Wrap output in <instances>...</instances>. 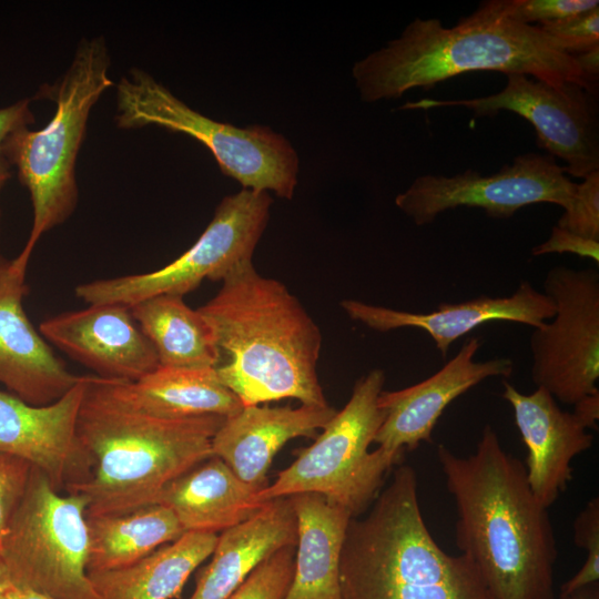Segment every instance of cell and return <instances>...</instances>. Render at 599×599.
Masks as SVG:
<instances>
[{"mask_svg": "<svg viewBox=\"0 0 599 599\" xmlns=\"http://www.w3.org/2000/svg\"><path fill=\"white\" fill-rule=\"evenodd\" d=\"M544 290L556 313L530 335L531 379L555 399L575 405L599 390V273L556 266L547 272Z\"/></svg>", "mask_w": 599, "mask_h": 599, "instance_id": "8fae6325", "label": "cell"}, {"mask_svg": "<svg viewBox=\"0 0 599 599\" xmlns=\"http://www.w3.org/2000/svg\"><path fill=\"white\" fill-rule=\"evenodd\" d=\"M88 505L85 496L61 495L31 468L0 548L16 587L52 599H102L88 573Z\"/></svg>", "mask_w": 599, "mask_h": 599, "instance_id": "9c48e42d", "label": "cell"}, {"mask_svg": "<svg viewBox=\"0 0 599 599\" xmlns=\"http://www.w3.org/2000/svg\"><path fill=\"white\" fill-rule=\"evenodd\" d=\"M0 173H9V172H0Z\"/></svg>", "mask_w": 599, "mask_h": 599, "instance_id": "b9f144b4", "label": "cell"}, {"mask_svg": "<svg viewBox=\"0 0 599 599\" xmlns=\"http://www.w3.org/2000/svg\"><path fill=\"white\" fill-rule=\"evenodd\" d=\"M557 226L599 242V171L577 183L572 201L558 220Z\"/></svg>", "mask_w": 599, "mask_h": 599, "instance_id": "f546056e", "label": "cell"}, {"mask_svg": "<svg viewBox=\"0 0 599 599\" xmlns=\"http://www.w3.org/2000/svg\"><path fill=\"white\" fill-rule=\"evenodd\" d=\"M115 123L123 130L159 125L186 133L214 155L221 171L244 189L292 199L298 158L282 135L264 126L236 128L187 106L150 73L134 68L116 84Z\"/></svg>", "mask_w": 599, "mask_h": 599, "instance_id": "ba28073f", "label": "cell"}, {"mask_svg": "<svg viewBox=\"0 0 599 599\" xmlns=\"http://www.w3.org/2000/svg\"><path fill=\"white\" fill-rule=\"evenodd\" d=\"M197 309L219 349L216 374L244 407L285 398L328 405L317 375L321 331L283 283L247 262Z\"/></svg>", "mask_w": 599, "mask_h": 599, "instance_id": "3957f363", "label": "cell"}, {"mask_svg": "<svg viewBox=\"0 0 599 599\" xmlns=\"http://www.w3.org/2000/svg\"><path fill=\"white\" fill-rule=\"evenodd\" d=\"M296 542L291 498L265 502L251 518L221 531L187 599H227L267 557Z\"/></svg>", "mask_w": 599, "mask_h": 599, "instance_id": "44dd1931", "label": "cell"}, {"mask_svg": "<svg viewBox=\"0 0 599 599\" xmlns=\"http://www.w3.org/2000/svg\"><path fill=\"white\" fill-rule=\"evenodd\" d=\"M437 457L456 504V544L494 598L554 599V529L524 464L502 448L490 425L471 455L439 445Z\"/></svg>", "mask_w": 599, "mask_h": 599, "instance_id": "6da1fadb", "label": "cell"}, {"mask_svg": "<svg viewBox=\"0 0 599 599\" xmlns=\"http://www.w3.org/2000/svg\"><path fill=\"white\" fill-rule=\"evenodd\" d=\"M225 417L166 419L116 399L103 378L89 375L78 433L94 466L70 487L89 499L87 516L133 511L156 504L172 480L213 456L212 439Z\"/></svg>", "mask_w": 599, "mask_h": 599, "instance_id": "277c9868", "label": "cell"}, {"mask_svg": "<svg viewBox=\"0 0 599 599\" xmlns=\"http://www.w3.org/2000/svg\"><path fill=\"white\" fill-rule=\"evenodd\" d=\"M0 599H52V598L41 595L39 592L32 591V590H29V589L13 587Z\"/></svg>", "mask_w": 599, "mask_h": 599, "instance_id": "f35d334b", "label": "cell"}, {"mask_svg": "<svg viewBox=\"0 0 599 599\" xmlns=\"http://www.w3.org/2000/svg\"><path fill=\"white\" fill-rule=\"evenodd\" d=\"M573 541L587 551V557L579 571L566 581L560 596L597 583L599 580V498H592L579 512L573 522Z\"/></svg>", "mask_w": 599, "mask_h": 599, "instance_id": "f1b7e54d", "label": "cell"}, {"mask_svg": "<svg viewBox=\"0 0 599 599\" xmlns=\"http://www.w3.org/2000/svg\"><path fill=\"white\" fill-rule=\"evenodd\" d=\"M534 256L546 254L572 253L599 262V242L581 237L559 226H554L550 236L541 244L532 247Z\"/></svg>", "mask_w": 599, "mask_h": 599, "instance_id": "836d02e7", "label": "cell"}, {"mask_svg": "<svg viewBox=\"0 0 599 599\" xmlns=\"http://www.w3.org/2000/svg\"><path fill=\"white\" fill-rule=\"evenodd\" d=\"M475 71L532 77L552 85L575 83L597 93L578 68L539 26L511 19L502 0H488L453 28L416 18L402 35L356 62L353 77L364 102L402 97Z\"/></svg>", "mask_w": 599, "mask_h": 599, "instance_id": "7a4b0ae2", "label": "cell"}, {"mask_svg": "<svg viewBox=\"0 0 599 599\" xmlns=\"http://www.w3.org/2000/svg\"><path fill=\"white\" fill-rule=\"evenodd\" d=\"M384 383L382 369L361 377L344 408L311 446L297 451L272 485L256 493V502L314 493L358 517L379 494L385 475L400 461L380 448L368 450L385 416L378 406Z\"/></svg>", "mask_w": 599, "mask_h": 599, "instance_id": "52a82bcc", "label": "cell"}, {"mask_svg": "<svg viewBox=\"0 0 599 599\" xmlns=\"http://www.w3.org/2000/svg\"><path fill=\"white\" fill-rule=\"evenodd\" d=\"M30 257L0 255V384L23 402L42 406L62 397L82 376L71 373L29 321L23 300Z\"/></svg>", "mask_w": 599, "mask_h": 599, "instance_id": "9a60e30c", "label": "cell"}, {"mask_svg": "<svg viewBox=\"0 0 599 599\" xmlns=\"http://www.w3.org/2000/svg\"><path fill=\"white\" fill-rule=\"evenodd\" d=\"M31 468L23 459L0 454V548L9 522L26 493Z\"/></svg>", "mask_w": 599, "mask_h": 599, "instance_id": "d6a6232c", "label": "cell"}, {"mask_svg": "<svg viewBox=\"0 0 599 599\" xmlns=\"http://www.w3.org/2000/svg\"><path fill=\"white\" fill-rule=\"evenodd\" d=\"M258 490L212 456L167 484L156 504L174 514L184 532L216 534L245 521L263 507L255 500Z\"/></svg>", "mask_w": 599, "mask_h": 599, "instance_id": "7402d4cb", "label": "cell"}, {"mask_svg": "<svg viewBox=\"0 0 599 599\" xmlns=\"http://www.w3.org/2000/svg\"><path fill=\"white\" fill-rule=\"evenodd\" d=\"M296 518L292 581L284 599H344L339 566L352 514L322 495L290 496Z\"/></svg>", "mask_w": 599, "mask_h": 599, "instance_id": "603a6c76", "label": "cell"}, {"mask_svg": "<svg viewBox=\"0 0 599 599\" xmlns=\"http://www.w3.org/2000/svg\"><path fill=\"white\" fill-rule=\"evenodd\" d=\"M502 398L512 410L515 424L528 449L526 473L529 487L540 505L549 508L572 478L571 460L592 446L593 436L573 413L559 408L542 387L521 394L502 382Z\"/></svg>", "mask_w": 599, "mask_h": 599, "instance_id": "d6986e66", "label": "cell"}, {"mask_svg": "<svg viewBox=\"0 0 599 599\" xmlns=\"http://www.w3.org/2000/svg\"><path fill=\"white\" fill-rule=\"evenodd\" d=\"M576 185L552 155L525 153L486 176L474 170L453 176L420 175L396 196L395 203L418 226L459 206L483 209L493 219H510L521 207L536 203H554L566 210Z\"/></svg>", "mask_w": 599, "mask_h": 599, "instance_id": "4fadbf2b", "label": "cell"}, {"mask_svg": "<svg viewBox=\"0 0 599 599\" xmlns=\"http://www.w3.org/2000/svg\"><path fill=\"white\" fill-rule=\"evenodd\" d=\"M573 414L580 420V423L588 429H597V422L599 418V390L590 394L575 405Z\"/></svg>", "mask_w": 599, "mask_h": 599, "instance_id": "d590c367", "label": "cell"}, {"mask_svg": "<svg viewBox=\"0 0 599 599\" xmlns=\"http://www.w3.org/2000/svg\"><path fill=\"white\" fill-rule=\"evenodd\" d=\"M88 376L42 406L0 389V454L28 461L59 491L87 481L93 471V459L78 433Z\"/></svg>", "mask_w": 599, "mask_h": 599, "instance_id": "5bb4252c", "label": "cell"}, {"mask_svg": "<svg viewBox=\"0 0 599 599\" xmlns=\"http://www.w3.org/2000/svg\"><path fill=\"white\" fill-rule=\"evenodd\" d=\"M271 203L267 192L243 189L224 197L197 241L162 268L82 283L74 293L88 305L131 307L158 295L183 297L204 280L222 282L236 267L252 262Z\"/></svg>", "mask_w": 599, "mask_h": 599, "instance_id": "30bf717a", "label": "cell"}, {"mask_svg": "<svg viewBox=\"0 0 599 599\" xmlns=\"http://www.w3.org/2000/svg\"><path fill=\"white\" fill-rule=\"evenodd\" d=\"M560 599H599L598 582L578 589L566 596H560Z\"/></svg>", "mask_w": 599, "mask_h": 599, "instance_id": "74e56055", "label": "cell"}, {"mask_svg": "<svg viewBox=\"0 0 599 599\" xmlns=\"http://www.w3.org/2000/svg\"><path fill=\"white\" fill-rule=\"evenodd\" d=\"M295 546L267 557L227 599H284L293 577Z\"/></svg>", "mask_w": 599, "mask_h": 599, "instance_id": "83f0119b", "label": "cell"}, {"mask_svg": "<svg viewBox=\"0 0 599 599\" xmlns=\"http://www.w3.org/2000/svg\"><path fill=\"white\" fill-rule=\"evenodd\" d=\"M132 316L162 367L209 368L220 359L211 326L181 296L158 295L132 305Z\"/></svg>", "mask_w": 599, "mask_h": 599, "instance_id": "4316f807", "label": "cell"}, {"mask_svg": "<svg viewBox=\"0 0 599 599\" xmlns=\"http://www.w3.org/2000/svg\"><path fill=\"white\" fill-rule=\"evenodd\" d=\"M575 57L576 63L581 72L591 82L598 84L599 77V45L578 53Z\"/></svg>", "mask_w": 599, "mask_h": 599, "instance_id": "8d00e7d4", "label": "cell"}, {"mask_svg": "<svg viewBox=\"0 0 599 599\" xmlns=\"http://www.w3.org/2000/svg\"><path fill=\"white\" fill-rule=\"evenodd\" d=\"M339 579L344 599H495L468 557L432 537L410 466L394 471L366 516L349 520Z\"/></svg>", "mask_w": 599, "mask_h": 599, "instance_id": "5b68a950", "label": "cell"}, {"mask_svg": "<svg viewBox=\"0 0 599 599\" xmlns=\"http://www.w3.org/2000/svg\"><path fill=\"white\" fill-rule=\"evenodd\" d=\"M506 13L525 24L541 26L599 7L598 0H502Z\"/></svg>", "mask_w": 599, "mask_h": 599, "instance_id": "1f68e13d", "label": "cell"}, {"mask_svg": "<svg viewBox=\"0 0 599 599\" xmlns=\"http://www.w3.org/2000/svg\"><path fill=\"white\" fill-rule=\"evenodd\" d=\"M10 173H0V190L4 185L6 181L8 180Z\"/></svg>", "mask_w": 599, "mask_h": 599, "instance_id": "60d3db41", "label": "cell"}, {"mask_svg": "<svg viewBox=\"0 0 599 599\" xmlns=\"http://www.w3.org/2000/svg\"><path fill=\"white\" fill-rule=\"evenodd\" d=\"M216 541L214 532H184L133 565L89 576L102 599H173Z\"/></svg>", "mask_w": 599, "mask_h": 599, "instance_id": "d4e9b609", "label": "cell"}, {"mask_svg": "<svg viewBox=\"0 0 599 599\" xmlns=\"http://www.w3.org/2000/svg\"><path fill=\"white\" fill-rule=\"evenodd\" d=\"M13 587H16L12 582L10 572L0 556V598L4 596L8 591H10Z\"/></svg>", "mask_w": 599, "mask_h": 599, "instance_id": "ab89813d", "label": "cell"}, {"mask_svg": "<svg viewBox=\"0 0 599 599\" xmlns=\"http://www.w3.org/2000/svg\"><path fill=\"white\" fill-rule=\"evenodd\" d=\"M109 67L104 38L82 39L67 72L47 92L57 105L49 123L38 131L20 128L4 142V156L17 166L32 203V226L21 251L28 257L41 236L65 222L77 207V159L90 111L113 84Z\"/></svg>", "mask_w": 599, "mask_h": 599, "instance_id": "8992f818", "label": "cell"}, {"mask_svg": "<svg viewBox=\"0 0 599 599\" xmlns=\"http://www.w3.org/2000/svg\"><path fill=\"white\" fill-rule=\"evenodd\" d=\"M40 334L104 379L134 382L156 369V352L135 323L131 308L95 304L47 317Z\"/></svg>", "mask_w": 599, "mask_h": 599, "instance_id": "e0dca14e", "label": "cell"}, {"mask_svg": "<svg viewBox=\"0 0 599 599\" xmlns=\"http://www.w3.org/2000/svg\"><path fill=\"white\" fill-rule=\"evenodd\" d=\"M597 93L575 83L552 85L525 74H507L506 87L487 97L461 100L422 99L400 110L464 106L476 116L514 112L527 120L539 148L561 159L566 173L583 179L599 169Z\"/></svg>", "mask_w": 599, "mask_h": 599, "instance_id": "7c38bea8", "label": "cell"}, {"mask_svg": "<svg viewBox=\"0 0 599 599\" xmlns=\"http://www.w3.org/2000/svg\"><path fill=\"white\" fill-rule=\"evenodd\" d=\"M104 379V378H103ZM110 393L140 413L166 419L204 415L229 418L244 406L215 368L159 366L134 382L104 379Z\"/></svg>", "mask_w": 599, "mask_h": 599, "instance_id": "cb8c5ba5", "label": "cell"}, {"mask_svg": "<svg viewBox=\"0 0 599 599\" xmlns=\"http://www.w3.org/2000/svg\"><path fill=\"white\" fill-rule=\"evenodd\" d=\"M480 345L478 337H470L433 376L399 390H382L378 406L385 416L374 438L378 448L400 460L406 450L432 443L434 427L454 399L487 378L511 375L510 358L475 362Z\"/></svg>", "mask_w": 599, "mask_h": 599, "instance_id": "2e32d148", "label": "cell"}, {"mask_svg": "<svg viewBox=\"0 0 599 599\" xmlns=\"http://www.w3.org/2000/svg\"><path fill=\"white\" fill-rule=\"evenodd\" d=\"M336 412L329 405L245 406L225 418L212 439V454L240 479L263 489L276 453L292 438H315Z\"/></svg>", "mask_w": 599, "mask_h": 599, "instance_id": "ffe728a7", "label": "cell"}, {"mask_svg": "<svg viewBox=\"0 0 599 599\" xmlns=\"http://www.w3.org/2000/svg\"><path fill=\"white\" fill-rule=\"evenodd\" d=\"M539 27L564 52L576 55L599 45V7Z\"/></svg>", "mask_w": 599, "mask_h": 599, "instance_id": "4dcf8cb0", "label": "cell"}, {"mask_svg": "<svg viewBox=\"0 0 599 599\" xmlns=\"http://www.w3.org/2000/svg\"><path fill=\"white\" fill-rule=\"evenodd\" d=\"M341 306L352 319L377 332L403 327L425 331L444 358L455 341L486 323L515 322L537 328L556 313L551 298L528 281H521L510 296L480 295L458 304L441 303L429 313L398 311L356 300H344Z\"/></svg>", "mask_w": 599, "mask_h": 599, "instance_id": "ac0fdd59", "label": "cell"}, {"mask_svg": "<svg viewBox=\"0 0 599 599\" xmlns=\"http://www.w3.org/2000/svg\"><path fill=\"white\" fill-rule=\"evenodd\" d=\"M87 521L88 573L133 565L184 534L174 514L160 504L123 514L87 516Z\"/></svg>", "mask_w": 599, "mask_h": 599, "instance_id": "484cf974", "label": "cell"}, {"mask_svg": "<svg viewBox=\"0 0 599 599\" xmlns=\"http://www.w3.org/2000/svg\"><path fill=\"white\" fill-rule=\"evenodd\" d=\"M34 122L29 100H21L0 109V172H9V162L3 153L7 138L16 130Z\"/></svg>", "mask_w": 599, "mask_h": 599, "instance_id": "e575fe53", "label": "cell"}]
</instances>
